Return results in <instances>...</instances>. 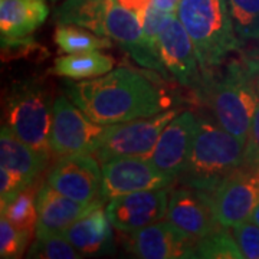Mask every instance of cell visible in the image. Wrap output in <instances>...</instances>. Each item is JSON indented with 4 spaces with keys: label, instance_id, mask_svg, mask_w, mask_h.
I'll return each mask as SVG.
<instances>
[{
    "label": "cell",
    "instance_id": "cell-1",
    "mask_svg": "<svg viewBox=\"0 0 259 259\" xmlns=\"http://www.w3.org/2000/svg\"><path fill=\"white\" fill-rule=\"evenodd\" d=\"M66 95L100 125L147 118L166 111L168 100L147 76L128 68L79 82H66Z\"/></svg>",
    "mask_w": 259,
    "mask_h": 259
},
{
    "label": "cell",
    "instance_id": "cell-2",
    "mask_svg": "<svg viewBox=\"0 0 259 259\" xmlns=\"http://www.w3.org/2000/svg\"><path fill=\"white\" fill-rule=\"evenodd\" d=\"M177 18L192 39L200 69L206 74L221 66L241 45L228 0H182Z\"/></svg>",
    "mask_w": 259,
    "mask_h": 259
},
{
    "label": "cell",
    "instance_id": "cell-3",
    "mask_svg": "<svg viewBox=\"0 0 259 259\" xmlns=\"http://www.w3.org/2000/svg\"><path fill=\"white\" fill-rule=\"evenodd\" d=\"M245 164V146L229 131L207 118H199L182 182L212 193L228 175Z\"/></svg>",
    "mask_w": 259,
    "mask_h": 259
},
{
    "label": "cell",
    "instance_id": "cell-4",
    "mask_svg": "<svg viewBox=\"0 0 259 259\" xmlns=\"http://www.w3.org/2000/svg\"><path fill=\"white\" fill-rule=\"evenodd\" d=\"M209 82L207 94L218 124L246 146L259 93L248 66L233 61L219 79Z\"/></svg>",
    "mask_w": 259,
    "mask_h": 259
},
{
    "label": "cell",
    "instance_id": "cell-5",
    "mask_svg": "<svg viewBox=\"0 0 259 259\" xmlns=\"http://www.w3.org/2000/svg\"><path fill=\"white\" fill-rule=\"evenodd\" d=\"M54 104L37 83H23L12 93L8 105V125L22 141L52 156L51 128Z\"/></svg>",
    "mask_w": 259,
    "mask_h": 259
},
{
    "label": "cell",
    "instance_id": "cell-6",
    "mask_svg": "<svg viewBox=\"0 0 259 259\" xmlns=\"http://www.w3.org/2000/svg\"><path fill=\"white\" fill-rule=\"evenodd\" d=\"M177 114V110H166L147 118L105 125L94 156L101 164L115 158H150L161 131Z\"/></svg>",
    "mask_w": 259,
    "mask_h": 259
},
{
    "label": "cell",
    "instance_id": "cell-7",
    "mask_svg": "<svg viewBox=\"0 0 259 259\" xmlns=\"http://www.w3.org/2000/svg\"><path fill=\"white\" fill-rule=\"evenodd\" d=\"M104 125L90 120L69 97L59 95L54 101L51 150L55 156L94 154L100 146Z\"/></svg>",
    "mask_w": 259,
    "mask_h": 259
},
{
    "label": "cell",
    "instance_id": "cell-8",
    "mask_svg": "<svg viewBox=\"0 0 259 259\" xmlns=\"http://www.w3.org/2000/svg\"><path fill=\"white\" fill-rule=\"evenodd\" d=\"M218 222L225 228L250 219L259 203V166L243 164L223 179L210 193Z\"/></svg>",
    "mask_w": 259,
    "mask_h": 259
},
{
    "label": "cell",
    "instance_id": "cell-9",
    "mask_svg": "<svg viewBox=\"0 0 259 259\" xmlns=\"http://www.w3.org/2000/svg\"><path fill=\"white\" fill-rule=\"evenodd\" d=\"M124 233L125 235L122 236V245L136 258H197L196 242L170 221L156 222L137 231Z\"/></svg>",
    "mask_w": 259,
    "mask_h": 259
},
{
    "label": "cell",
    "instance_id": "cell-10",
    "mask_svg": "<svg viewBox=\"0 0 259 259\" xmlns=\"http://www.w3.org/2000/svg\"><path fill=\"white\" fill-rule=\"evenodd\" d=\"M47 183L76 202L93 203L101 197L102 167L94 154L62 156L51 168Z\"/></svg>",
    "mask_w": 259,
    "mask_h": 259
},
{
    "label": "cell",
    "instance_id": "cell-11",
    "mask_svg": "<svg viewBox=\"0 0 259 259\" xmlns=\"http://www.w3.org/2000/svg\"><path fill=\"white\" fill-rule=\"evenodd\" d=\"M173 182L175 179L160 171L150 158H115L102 164L101 197L110 200L122 194L164 189Z\"/></svg>",
    "mask_w": 259,
    "mask_h": 259
},
{
    "label": "cell",
    "instance_id": "cell-12",
    "mask_svg": "<svg viewBox=\"0 0 259 259\" xmlns=\"http://www.w3.org/2000/svg\"><path fill=\"white\" fill-rule=\"evenodd\" d=\"M105 35L115 40L139 65L166 74L160 52L150 44L137 15L124 8L118 0H111L108 5Z\"/></svg>",
    "mask_w": 259,
    "mask_h": 259
},
{
    "label": "cell",
    "instance_id": "cell-13",
    "mask_svg": "<svg viewBox=\"0 0 259 259\" xmlns=\"http://www.w3.org/2000/svg\"><path fill=\"white\" fill-rule=\"evenodd\" d=\"M168 187L122 194L108 200L107 214L114 229L133 232L158 222L167 214Z\"/></svg>",
    "mask_w": 259,
    "mask_h": 259
},
{
    "label": "cell",
    "instance_id": "cell-14",
    "mask_svg": "<svg viewBox=\"0 0 259 259\" xmlns=\"http://www.w3.org/2000/svg\"><path fill=\"white\" fill-rule=\"evenodd\" d=\"M166 216L196 243L222 228L213 212L210 193L189 186L175 189L170 193Z\"/></svg>",
    "mask_w": 259,
    "mask_h": 259
},
{
    "label": "cell",
    "instance_id": "cell-15",
    "mask_svg": "<svg viewBox=\"0 0 259 259\" xmlns=\"http://www.w3.org/2000/svg\"><path fill=\"white\" fill-rule=\"evenodd\" d=\"M196 124L197 118L190 111L177 114L161 131L150 157L160 171L175 180L185 171L193 144Z\"/></svg>",
    "mask_w": 259,
    "mask_h": 259
},
{
    "label": "cell",
    "instance_id": "cell-16",
    "mask_svg": "<svg viewBox=\"0 0 259 259\" xmlns=\"http://www.w3.org/2000/svg\"><path fill=\"white\" fill-rule=\"evenodd\" d=\"M158 52L167 72L185 87L200 83V65L192 39L176 15L158 36Z\"/></svg>",
    "mask_w": 259,
    "mask_h": 259
},
{
    "label": "cell",
    "instance_id": "cell-17",
    "mask_svg": "<svg viewBox=\"0 0 259 259\" xmlns=\"http://www.w3.org/2000/svg\"><path fill=\"white\" fill-rule=\"evenodd\" d=\"M98 200L93 203H81L59 193L48 183L42 185L36 196V238H47L51 235L64 233L72 223L94 207Z\"/></svg>",
    "mask_w": 259,
    "mask_h": 259
},
{
    "label": "cell",
    "instance_id": "cell-18",
    "mask_svg": "<svg viewBox=\"0 0 259 259\" xmlns=\"http://www.w3.org/2000/svg\"><path fill=\"white\" fill-rule=\"evenodd\" d=\"M104 204L105 200L101 197L94 207L64 232L66 239L82 256L108 255L114 250V226Z\"/></svg>",
    "mask_w": 259,
    "mask_h": 259
},
{
    "label": "cell",
    "instance_id": "cell-19",
    "mask_svg": "<svg viewBox=\"0 0 259 259\" xmlns=\"http://www.w3.org/2000/svg\"><path fill=\"white\" fill-rule=\"evenodd\" d=\"M48 16L47 0H0L2 39H26L45 23Z\"/></svg>",
    "mask_w": 259,
    "mask_h": 259
},
{
    "label": "cell",
    "instance_id": "cell-20",
    "mask_svg": "<svg viewBox=\"0 0 259 259\" xmlns=\"http://www.w3.org/2000/svg\"><path fill=\"white\" fill-rule=\"evenodd\" d=\"M51 156L37 151L19 139L9 125H2L0 130V164L29 182H35L37 176L47 168Z\"/></svg>",
    "mask_w": 259,
    "mask_h": 259
},
{
    "label": "cell",
    "instance_id": "cell-21",
    "mask_svg": "<svg viewBox=\"0 0 259 259\" xmlns=\"http://www.w3.org/2000/svg\"><path fill=\"white\" fill-rule=\"evenodd\" d=\"M111 0H64L56 10L59 25H74L105 35V15Z\"/></svg>",
    "mask_w": 259,
    "mask_h": 259
},
{
    "label": "cell",
    "instance_id": "cell-22",
    "mask_svg": "<svg viewBox=\"0 0 259 259\" xmlns=\"http://www.w3.org/2000/svg\"><path fill=\"white\" fill-rule=\"evenodd\" d=\"M115 61L98 51L69 54L55 61L54 72L69 79H91L108 74L114 69Z\"/></svg>",
    "mask_w": 259,
    "mask_h": 259
},
{
    "label": "cell",
    "instance_id": "cell-23",
    "mask_svg": "<svg viewBox=\"0 0 259 259\" xmlns=\"http://www.w3.org/2000/svg\"><path fill=\"white\" fill-rule=\"evenodd\" d=\"M37 192L39 189L36 190V185L33 183L0 209L2 216H5L12 225H15L19 231L26 233L29 238L32 236L33 231H36Z\"/></svg>",
    "mask_w": 259,
    "mask_h": 259
},
{
    "label": "cell",
    "instance_id": "cell-24",
    "mask_svg": "<svg viewBox=\"0 0 259 259\" xmlns=\"http://www.w3.org/2000/svg\"><path fill=\"white\" fill-rule=\"evenodd\" d=\"M55 42L66 54L91 52L112 47L111 37L97 35L88 29L74 25H59L55 30Z\"/></svg>",
    "mask_w": 259,
    "mask_h": 259
},
{
    "label": "cell",
    "instance_id": "cell-25",
    "mask_svg": "<svg viewBox=\"0 0 259 259\" xmlns=\"http://www.w3.org/2000/svg\"><path fill=\"white\" fill-rule=\"evenodd\" d=\"M196 255L203 259H243L233 233L223 226L196 243Z\"/></svg>",
    "mask_w": 259,
    "mask_h": 259
},
{
    "label": "cell",
    "instance_id": "cell-26",
    "mask_svg": "<svg viewBox=\"0 0 259 259\" xmlns=\"http://www.w3.org/2000/svg\"><path fill=\"white\" fill-rule=\"evenodd\" d=\"M228 5L239 39H259V0H228Z\"/></svg>",
    "mask_w": 259,
    "mask_h": 259
},
{
    "label": "cell",
    "instance_id": "cell-27",
    "mask_svg": "<svg viewBox=\"0 0 259 259\" xmlns=\"http://www.w3.org/2000/svg\"><path fill=\"white\" fill-rule=\"evenodd\" d=\"M28 258L79 259L82 255L66 239L64 233H58L47 238H36V242L29 248Z\"/></svg>",
    "mask_w": 259,
    "mask_h": 259
},
{
    "label": "cell",
    "instance_id": "cell-28",
    "mask_svg": "<svg viewBox=\"0 0 259 259\" xmlns=\"http://www.w3.org/2000/svg\"><path fill=\"white\" fill-rule=\"evenodd\" d=\"M29 238L26 233L19 231L18 228L2 216L0 219V258L13 259L20 258L26 249Z\"/></svg>",
    "mask_w": 259,
    "mask_h": 259
},
{
    "label": "cell",
    "instance_id": "cell-29",
    "mask_svg": "<svg viewBox=\"0 0 259 259\" xmlns=\"http://www.w3.org/2000/svg\"><path fill=\"white\" fill-rule=\"evenodd\" d=\"M232 233L238 242V246L243 253V258L259 259V226L253 221H245V222L235 225Z\"/></svg>",
    "mask_w": 259,
    "mask_h": 259
},
{
    "label": "cell",
    "instance_id": "cell-30",
    "mask_svg": "<svg viewBox=\"0 0 259 259\" xmlns=\"http://www.w3.org/2000/svg\"><path fill=\"white\" fill-rule=\"evenodd\" d=\"M33 183L29 182L26 177L20 176L19 173H15L6 167H2L0 168V206L9 203L22 190H25Z\"/></svg>",
    "mask_w": 259,
    "mask_h": 259
},
{
    "label": "cell",
    "instance_id": "cell-31",
    "mask_svg": "<svg viewBox=\"0 0 259 259\" xmlns=\"http://www.w3.org/2000/svg\"><path fill=\"white\" fill-rule=\"evenodd\" d=\"M245 164L259 166V104L253 114L249 136L245 146Z\"/></svg>",
    "mask_w": 259,
    "mask_h": 259
},
{
    "label": "cell",
    "instance_id": "cell-32",
    "mask_svg": "<svg viewBox=\"0 0 259 259\" xmlns=\"http://www.w3.org/2000/svg\"><path fill=\"white\" fill-rule=\"evenodd\" d=\"M121 5L124 8H127L128 10H131L133 13L137 15V18L140 19V22L143 23L144 20V16L147 13L148 8L153 5L154 0H118Z\"/></svg>",
    "mask_w": 259,
    "mask_h": 259
},
{
    "label": "cell",
    "instance_id": "cell-33",
    "mask_svg": "<svg viewBox=\"0 0 259 259\" xmlns=\"http://www.w3.org/2000/svg\"><path fill=\"white\" fill-rule=\"evenodd\" d=\"M243 61H245V64H246L248 69H249L250 75L253 78V82L256 85V90H258L259 93V55L248 56Z\"/></svg>",
    "mask_w": 259,
    "mask_h": 259
},
{
    "label": "cell",
    "instance_id": "cell-34",
    "mask_svg": "<svg viewBox=\"0 0 259 259\" xmlns=\"http://www.w3.org/2000/svg\"><path fill=\"white\" fill-rule=\"evenodd\" d=\"M180 2H182V0H154L153 5H154L157 9L163 10V12H167V13H176Z\"/></svg>",
    "mask_w": 259,
    "mask_h": 259
},
{
    "label": "cell",
    "instance_id": "cell-35",
    "mask_svg": "<svg viewBox=\"0 0 259 259\" xmlns=\"http://www.w3.org/2000/svg\"><path fill=\"white\" fill-rule=\"evenodd\" d=\"M250 221H253V222L256 223L259 226V203L256 204V207H255V210L252 213V216H250Z\"/></svg>",
    "mask_w": 259,
    "mask_h": 259
}]
</instances>
